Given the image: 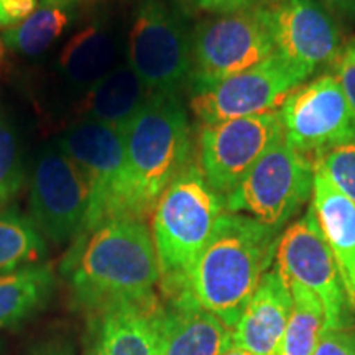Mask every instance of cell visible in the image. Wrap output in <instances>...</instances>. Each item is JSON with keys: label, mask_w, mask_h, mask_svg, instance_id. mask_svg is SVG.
I'll use <instances>...</instances> for the list:
<instances>
[{"label": "cell", "mask_w": 355, "mask_h": 355, "mask_svg": "<svg viewBox=\"0 0 355 355\" xmlns=\"http://www.w3.org/2000/svg\"><path fill=\"white\" fill-rule=\"evenodd\" d=\"M194 159L196 140L181 96H150L125 128V165L107 220L152 216L168 186Z\"/></svg>", "instance_id": "6da1fadb"}, {"label": "cell", "mask_w": 355, "mask_h": 355, "mask_svg": "<svg viewBox=\"0 0 355 355\" xmlns=\"http://www.w3.org/2000/svg\"><path fill=\"white\" fill-rule=\"evenodd\" d=\"M73 300L86 311L158 295L159 268L145 220L114 219L76 237L63 263Z\"/></svg>", "instance_id": "7a4b0ae2"}, {"label": "cell", "mask_w": 355, "mask_h": 355, "mask_svg": "<svg viewBox=\"0 0 355 355\" xmlns=\"http://www.w3.org/2000/svg\"><path fill=\"white\" fill-rule=\"evenodd\" d=\"M279 230L224 211L194 265L186 296L234 329L277 257ZM178 301V300H176Z\"/></svg>", "instance_id": "3957f363"}, {"label": "cell", "mask_w": 355, "mask_h": 355, "mask_svg": "<svg viewBox=\"0 0 355 355\" xmlns=\"http://www.w3.org/2000/svg\"><path fill=\"white\" fill-rule=\"evenodd\" d=\"M225 199L211 188L198 159L176 178L152 212V239L157 252L163 301L186 296L194 265L209 242Z\"/></svg>", "instance_id": "277c9868"}, {"label": "cell", "mask_w": 355, "mask_h": 355, "mask_svg": "<svg viewBox=\"0 0 355 355\" xmlns=\"http://www.w3.org/2000/svg\"><path fill=\"white\" fill-rule=\"evenodd\" d=\"M127 64L152 94H180L193 69V32L183 13L166 0H139Z\"/></svg>", "instance_id": "5b68a950"}, {"label": "cell", "mask_w": 355, "mask_h": 355, "mask_svg": "<svg viewBox=\"0 0 355 355\" xmlns=\"http://www.w3.org/2000/svg\"><path fill=\"white\" fill-rule=\"evenodd\" d=\"M316 163L279 139L225 198V211L282 230L313 196Z\"/></svg>", "instance_id": "8992f818"}, {"label": "cell", "mask_w": 355, "mask_h": 355, "mask_svg": "<svg viewBox=\"0 0 355 355\" xmlns=\"http://www.w3.org/2000/svg\"><path fill=\"white\" fill-rule=\"evenodd\" d=\"M275 53L272 33L259 6L212 17L193 30L189 87L209 86L241 74Z\"/></svg>", "instance_id": "52a82bcc"}, {"label": "cell", "mask_w": 355, "mask_h": 355, "mask_svg": "<svg viewBox=\"0 0 355 355\" xmlns=\"http://www.w3.org/2000/svg\"><path fill=\"white\" fill-rule=\"evenodd\" d=\"M309 76L278 53L255 68L209 86L191 87L189 109L201 125L277 112Z\"/></svg>", "instance_id": "ba28073f"}, {"label": "cell", "mask_w": 355, "mask_h": 355, "mask_svg": "<svg viewBox=\"0 0 355 355\" xmlns=\"http://www.w3.org/2000/svg\"><path fill=\"white\" fill-rule=\"evenodd\" d=\"M278 115L283 139L314 163L355 140V112L334 74H322L293 91Z\"/></svg>", "instance_id": "9c48e42d"}, {"label": "cell", "mask_w": 355, "mask_h": 355, "mask_svg": "<svg viewBox=\"0 0 355 355\" xmlns=\"http://www.w3.org/2000/svg\"><path fill=\"white\" fill-rule=\"evenodd\" d=\"M282 137L278 110L201 125L196 140L198 165L211 188L225 199Z\"/></svg>", "instance_id": "30bf717a"}, {"label": "cell", "mask_w": 355, "mask_h": 355, "mask_svg": "<svg viewBox=\"0 0 355 355\" xmlns=\"http://www.w3.org/2000/svg\"><path fill=\"white\" fill-rule=\"evenodd\" d=\"M89 193L81 173L58 144H48L35 159L30 180V220L53 243L76 239L87 214Z\"/></svg>", "instance_id": "8fae6325"}, {"label": "cell", "mask_w": 355, "mask_h": 355, "mask_svg": "<svg viewBox=\"0 0 355 355\" xmlns=\"http://www.w3.org/2000/svg\"><path fill=\"white\" fill-rule=\"evenodd\" d=\"M275 50L308 76L334 64L343 51L336 15L321 0H260Z\"/></svg>", "instance_id": "7c38bea8"}, {"label": "cell", "mask_w": 355, "mask_h": 355, "mask_svg": "<svg viewBox=\"0 0 355 355\" xmlns=\"http://www.w3.org/2000/svg\"><path fill=\"white\" fill-rule=\"evenodd\" d=\"M277 270L285 283H298L318 296L326 314V331L345 324L350 308L336 260L324 241L313 206L279 237Z\"/></svg>", "instance_id": "4fadbf2b"}, {"label": "cell", "mask_w": 355, "mask_h": 355, "mask_svg": "<svg viewBox=\"0 0 355 355\" xmlns=\"http://www.w3.org/2000/svg\"><path fill=\"white\" fill-rule=\"evenodd\" d=\"M87 186L89 204L81 234L104 224L125 165V132L91 121H78L56 140Z\"/></svg>", "instance_id": "5bb4252c"}, {"label": "cell", "mask_w": 355, "mask_h": 355, "mask_svg": "<svg viewBox=\"0 0 355 355\" xmlns=\"http://www.w3.org/2000/svg\"><path fill=\"white\" fill-rule=\"evenodd\" d=\"M162 311L163 301L158 295L115 301L87 311V334L107 355H159Z\"/></svg>", "instance_id": "9a60e30c"}, {"label": "cell", "mask_w": 355, "mask_h": 355, "mask_svg": "<svg viewBox=\"0 0 355 355\" xmlns=\"http://www.w3.org/2000/svg\"><path fill=\"white\" fill-rule=\"evenodd\" d=\"M291 306L290 288L275 266L261 277L259 288L235 324L234 347L252 355H278Z\"/></svg>", "instance_id": "2e32d148"}, {"label": "cell", "mask_w": 355, "mask_h": 355, "mask_svg": "<svg viewBox=\"0 0 355 355\" xmlns=\"http://www.w3.org/2000/svg\"><path fill=\"white\" fill-rule=\"evenodd\" d=\"M158 339L159 355H222L234 345L232 329L193 300L163 301Z\"/></svg>", "instance_id": "e0dca14e"}, {"label": "cell", "mask_w": 355, "mask_h": 355, "mask_svg": "<svg viewBox=\"0 0 355 355\" xmlns=\"http://www.w3.org/2000/svg\"><path fill=\"white\" fill-rule=\"evenodd\" d=\"M311 198L319 229L343 279L349 306L355 311V204L319 170L314 173Z\"/></svg>", "instance_id": "ac0fdd59"}, {"label": "cell", "mask_w": 355, "mask_h": 355, "mask_svg": "<svg viewBox=\"0 0 355 355\" xmlns=\"http://www.w3.org/2000/svg\"><path fill=\"white\" fill-rule=\"evenodd\" d=\"M150 96L152 92L135 71L122 63L84 92L78 102L76 115L79 121L104 123L125 132Z\"/></svg>", "instance_id": "d6986e66"}, {"label": "cell", "mask_w": 355, "mask_h": 355, "mask_svg": "<svg viewBox=\"0 0 355 355\" xmlns=\"http://www.w3.org/2000/svg\"><path fill=\"white\" fill-rule=\"evenodd\" d=\"M117 66V43L104 24H92L71 37L58 58L66 83L87 89Z\"/></svg>", "instance_id": "ffe728a7"}, {"label": "cell", "mask_w": 355, "mask_h": 355, "mask_svg": "<svg viewBox=\"0 0 355 355\" xmlns=\"http://www.w3.org/2000/svg\"><path fill=\"white\" fill-rule=\"evenodd\" d=\"M74 2L42 3L19 24L3 30V48L17 55L35 58L43 55L63 37L74 19Z\"/></svg>", "instance_id": "44dd1931"}, {"label": "cell", "mask_w": 355, "mask_h": 355, "mask_svg": "<svg viewBox=\"0 0 355 355\" xmlns=\"http://www.w3.org/2000/svg\"><path fill=\"white\" fill-rule=\"evenodd\" d=\"M55 275L48 265H30L0 275V327L15 326L50 300Z\"/></svg>", "instance_id": "7402d4cb"}, {"label": "cell", "mask_w": 355, "mask_h": 355, "mask_svg": "<svg viewBox=\"0 0 355 355\" xmlns=\"http://www.w3.org/2000/svg\"><path fill=\"white\" fill-rule=\"evenodd\" d=\"M293 306L278 355H313L321 336L326 332L324 306L313 291L288 283Z\"/></svg>", "instance_id": "603a6c76"}, {"label": "cell", "mask_w": 355, "mask_h": 355, "mask_svg": "<svg viewBox=\"0 0 355 355\" xmlns=\"http://www.w3.org/2000/svg\"><path fill=\"white\" fill-rule=\"evenodd\" d=\"M46 254V242L30 217L0 209V275L33 265Z\"/></svg>", "instance_id": "cb8c5ba5"}, {"label": "cell", "mask_w": 355, "mask_h": 355, "mask_svg": "<svg viewBox=\"0 0 355 355\" xmlns=\"http://www.w3.org/2000/svg\"><path fill=\"white\" fill-rule=\"evenodd\" d=\"M24 163L17 133L0 117V206L10 202L24 186Z\"/></svg>", "instance_id": "d4e9b609"}, {"label": "cell", "mask_w": 355, "mask_h": 355, "mask_svg": "<svg viewBox=\"0 0 355 355\" xmlns=\"http://www.w3.org/2000/svg\"><path fill=\"white\" fill-rule=\"evenodd\" d=\"M322 173L340 193L355 204V140L331 150L316 162Z\"/></svg>", "instance_id": "484cf974"}, {"label": "cell", "mask_w": 355, "mask_h": 355, "mask_svg": "<svg viewBox=\"0 0 355 355\" xmlns=\"http://www.w3.org/2000/svg\"><path fill=\"white\" fill-rule=\"evenodd\" d=\"M313 355H355V327H337L326 331Z\"/></svg>", "instance_id": "4316f807"}, {"label": "cell", "mask_w": 355, "mask_h": 355, "mask_svg": "<svg viewBox=\"0 0 355 355\" xmlns=\"http://www.w3.org/2000/svg\"><path fill=\"white\" fill-rule=\"evenodd\" d=\"M334 76L355 112V38L345 44L340 51V56L337 58Z\"/></svg>", "instance_id": "83f0119b"}, {"label": "cell", "mask_w": 355, "mask_h": 355, "mask_svg": "<svg viewBox=\"0 0 355 355\" xmlns=\"http://www.w3.org/2000/svg\"><path fill=\"white\" fill-rule=\"evenodd\" d=\"M196 10L211 13V15H229L255 7L260 0H184Z\"/></svg>", "instance_id": "f1b7e54d"}, {"label": "cell", "mask_w": 355, "mask_h": 355, "mask_svg": "<svg viewBox=\"0 0 355 355\" xmlns=\"http://www.w3.org/2000/svg\"><path fill=\"white\" fill-rule=\"evenodd\" d=\"M38 0H0V28L19 24L37 8Z\"/></svg>", "instance_id": "f546056e"}, {"label": "cell", "mask_w": 355, "mask_h": 355, "mask_svg": "<svg viewBox=\"0 0 355 355\" xmlns=\"http://www.w3.org/2000/svg\"><path fill=\"white\" fill-rule=\"evenodd\" d=\"M336 19H343L349 24H355V0H321Z\"/></svg>", "instance_id": "4dcf8cb0"}, {"label": "cell", "mask_w": 355, "mask_h": 355, "mask_svg": "<svg viewBox=\"0 0 355 355\" xmlns=\"http://www.w3.org/2000/svg\"><path fill=\"white\" fill-rule=\"evenodd\" d=\"M38 355H73V350L66 344H51L40 350Z\"/></svg>", "instance_id": "1f68e13d"}, {"label": "cell", "mask_w": 355, "mask_h": 355, "mask_svg": "<svg viewBox=\"0 0 355 355\" xmlns=\"http://www.w3.org/2000/svg\"><path fill=\"white\" fill-rule=\"evenodd\" d=\"M84 355H107L105 350L101 347V344L97 343L92 336L86 337V345H84Z\"/></svg>", "instance_id": "d6a6232c"}, {"label": "cell", "mask_w": 355, "mask_h": 355, "mask_svg": "<svg viewBox=\"0 0 355 355\" xmlns=\"http://www.w3.org/2000/svg\"><path fill=\"white\" fill-rule=\"evenodd\" d=\"M222 355H252L250 352H247V350H242V349H239V347H230L227 352H224Z\"/></svg>", "instance_id": "836d02e7"}, {"label": "cell", "mask_w": 355, "mask_h": 355, "mask_svg": "<svg viewBox=\"0 0 355 355\" xmlns=\"http://www.w3.org/2000/svg\"><path fill=\"white\" fill-rule=\"evenodd\" d=\"M71 2V0H42V3H64Z\"/></svg>", "instance_id": "e575fe53"}, {"label": "cell", "mask_w": 355, "mask_h": 355, "mask_svg": "<svg viewBox=\"0 0 355 355\" xmlns=\"http://www.w3.org/2000/svg\"><path fill=\"white\" fill-rule=\"evenodd\" d=\"M2 58H3V43L2 40H0V61H2Z\"/></svg>", "instance_id": "d590c367"}]
</instances>
